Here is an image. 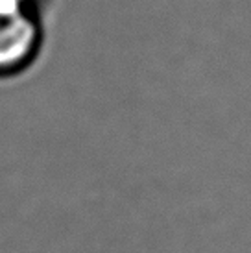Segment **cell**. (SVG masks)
<instances>
[{
	"mask_svg": "<svg viewBox=\"0 0 251 253\" xmlns=\"http://www.w3.org/2000/svg\"><path fill=\"white\" fill-rule=\"evenodd\" d=\"M44 42V0H0V80L28 72Z\"/></svg>",
	"mask_w": 251,
	"mask_h": 253,
	"instance_id": "obj_1",
	"label": "cell"
}]
</instances>
